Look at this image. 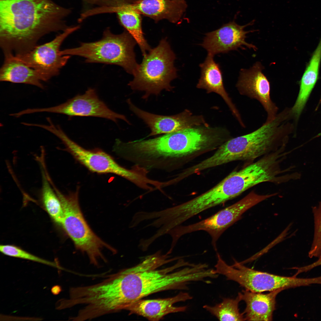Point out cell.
<instances>
[{
    "label": "cell",
    "mask_w": 321,
    "mask_h": 321,
    "mask_svg": "<svg viewBox=\"0 0 321 321\" xmlns=\"http://www.w3.org/2000/svg\"><path fill=\"white\" fill-rule=\"evenodd\" d=\"M71 10L52 0H0V45L4 54L26 53L39 39L64 31Z\"/></svg>",
    "instance_id": "1"
},
{
    "label": "cell",
    "mask_w": 321,
    "mask_h": 321,
    "mask_svg": "<svg viewBox=\"0 0 321 321\" xmlns=\"http://www.w3.org/2000/svg\"><path fill=\"white\" fill-rule=\"evenodd\" d=\"M159 250L146 257L139 264L108 277L105 285L106 300L115 312L152 294L172 289H188L193 279L191 270L181 259L174 265L158 269L169 262L168 257Z\"/></svg>",
    "instance_id": "2"
},
{
    "label": "cell",
    "mask_w": 321,
    "mask_h": 321,
    "mask_svg": "<svg viewBox=\"0 0 321 321\" xmlns=\"http://www.w3.org/2000/svg\"><path fill=\"white\" fill-rule=\"evenodd\" d=\"M285 109L275 117L248 133L233 138L223 143L211 156L218 166L234 161H251L285 147L292 129Z\"/></svg>",
    "instance_id": "3"
},
{
    "label": "cell",
    "mask_w": 321,
    "mask_h": 321,
    "mask_svg": "<svg viewBox=\"0 0 321 321\" xmlns=\"http://www.w3.org/2000/svg\"><path fill=\"white\" fill-rule=\"evenodd\" d=\"M175 55L166 39L144 56L133 75V79L128 84L134 90L143 91L142 98L147 99L151 95L158 96L163 90L170 91L174 87L170 82L177 78L174 66Z\"/></svg>",
    "instance_id": "4"
},
{
    "label": "cell",
    "mask_w": 321,
    "mask_h": 321,
    "mask_svg": "<svg viewBox=\"0 0 321 321\" xmlns=\"http://www.w3.org/2000/svg\"><path fill=\"white\" fill-rule=\"evenodd\" d=\"M97 41L81 43L78 47L61 51L63 55H76L84 58L86 62L114 64L133 74L138 64L134 48L136 42L126 30L115 34L109 28L104 31Z\"/></svg>",
    "instance_id": "5"
},
{
    "label": "cell",
    "mask_w": 321,
    "mask_h": 321,
    "mask_svg": "<svg viewBox=\"0 0 321 321\" xmlns=\"http://www.w3.org/2000/svg\"><path fill=\"white\" fill-rule=\"evenodd\" d=\"M53 188L60 200L63 211L60 225L76 248L86 253L90 264L96 266H98L100 259L106 262L102 254V249L105 247L114 253L116 251L96 235L86 223L80 207L78 188L75 192L65 195L54 185Z\"/></svg>",
    "instance_id": "6"
},
{
    "label": "cell",
    "mask_w": 321,
    "mask_h": 321,
    "mask_svg": "<svg viewBox=\"0 0 321 321\" xmlns=\"http://www.w3.org/2000/svg\"><path fill=\"white\" fill-rule=\"evenodd\" d=\"M217 257L214 269L216 273L225 276L227 280L235 281L245 289L252 292H270L279 289H286L318 283L317 277L300 278L295 275L292 277L277 275L248 268L235 260L234 263L229 265L220 254H218Z\"/></svg>",
    "instance_id": "7"
},
{
    "label": "cell",
    "mask_w": 321,
    "mask_h": 321,
    "mask_svg": "<svg viewBox=\"0 0 321 321\" xmlns=\"http://www.w3.org/2000/svg\"><path fill=\"white\" fill-rule=\"evenodd\" d=\"M267 198L265 195L251 191L236 203L206 219L188 225L177 226L167 233L171 237V245L175 246L179 239L185 235L203 231L210 235L212 245L216 251L217 241L222 234L239 220L246 211Z\"/></svg>",
    "instance_id": "8"
},
{
    "label": "cell",
    "mask_w": 321,
    "mask_h": 321,
    "mask_svg": "<svg viewBox=\"0 0 321 321\" xmlns=\"http://www.w3.org/2000/svg\"><path fill=\"white\" fill-rule=\"evenodd\" d=\"M54 135L62 141L67 151L74 158L91 171L99 174H115L125 178L138 187L144 183L145 173L140 168L133 166L131 169H126L100 149L88 150L84 148L69 138L61 128L56 129Z\"/></svg>",
    "instance_id": "9"
},
{
    "label": "cell",
    "mask_w": 321,
    "mask_h": 321,
    "mask_svg": "<svg viewBox=\"0 0 321 321\" xmlns=\"http://www.w3.org/2000/svg\"><path fill=\"white\" fill-rule=\"evenodd\" d=\"M79 26L69 27L52 40L36 45L29 52L14 55L15 57L35 70L42 81H47L57 75L60 69L67 63L70 55H62L60 46L68 35L80 28Z\"/></svg>",
    "instance_id": "10"
},
{
    "label": "cell",
    "mask_w": 321,
    "mask_h": 321,
    "mask_svg": "<svg viewBox=\"0 0 321 321\" xmlns=\"http://www.w3.org/2000/svg\"><path fill=\"white\" fill-rule=\"evenodd\" d=\"M29 114L47 112L64 114L69 117H92L102 118L117 123L118 119L130 123L125 116L110 109L99 97L96 90L89 88L83 94L78 95L65 103L48 108H29Z\"/></svg>",
    "instance_id": "11"
},
{
    "label": "cell",
    "mask_w": 321,
    "mask_h": 321,
    "mask_svg": "<svg viewBox=\"0 0 321 321\" xmlns=\"http://www.w3.org/2000/svg\"><path fill=\"white\" fill-rule=\"evenodd\" d=\"M94 15L115 13L121 25L139 45L143 55L151 48L145 38L141 26V14L134 8L131 0H100L92 9Z\"/></svg>",
    "instance_id": "12"
},
{
    "label": "cell",
    "mask_w": 321,
    "mask_h": 321,
    "mask_svg": "<svg viewBox=\"0 0 321 321\" xmlns=\"http://www.w3.org/2000/svg\"><path fill=\"white\" fill-rule=\"evenodd\" d=\"M263 68L258 62L249 69L241 70L236 86L241 95L260 103L267 113L266 122H269L275 117L278 109L271 98L270 83L262 72Z\"/></svg>",
    "instance_id": "13"
},
{
    "label": "cell",
    "mask_w": 321,
    "mask_h": 321,
    "mask_svg": "<svg viewBox=\"0 0 321 321\" xmlns=\"http://www.w3.org/2000/svg\"><path fill=\"white\" fill-rule=\"evenodd\" d=\"M130 109L142 119L150 128L151 132L146 137L166 134L202 125H206L202 116H194L189 111L173 115L163 116L151 113L135 106L130 98L127 100Z\"/></svg>",
    "instance_id": "14"
},
{
    "label": "cell",
    "mask_w": 321,
    "mask_h": 321,
    "mask_svg": "<svg viewBox=\"0 0 321 321\" xmlns=\"http://www.w3.org/2000/svg\"><path fill=\"white\" fill-rule=\"evenodd\" d=\"M253 21L246 25L240 26L235 21L225 24L215 31L206 33L201 45L213 56L220 53H226L245 46L256 51V47L245 41L246 34L254 30L246 31V27L252 25Z\"/></svg>",
    "instance_id": "15"
},
{
    "label": "cell",
    "mask_w": 321,
    "mask_h": 321,
    "mask_svg": "<svg viewBox=\"0 0 321 321\" xmlns=\"http://www.w3.org/2000/svg\"><path fill=\"white\" fill-rule=\"evenodd\" d=\"M192 298L189 293L181 292L174 296L166 298L140 299L129 304L124 310L128 311L130 314L141 316L150 320L157 321L168 314L185 311L187 306H176L174 304Z\"/></svg>",
    "instance_id": "16"
},
{
    "label": "cell",
    "mask_w": 321,
    "mask_h": 321,
    "mask_svg": "<svg viewBox=\"0 0 321 321\" xmlns=\"http://www.w3.org/2000/svg\"><path fill=\"white\" fill-rule=\"evenodd\" d=\"M213 56L208 54L204 61L199 64L201 74L197 87L205 89L208 93L214 92L220 95L239 123L242 124L243 122L239 111L226 91L221 70L219 64L214 59Z\"/></svg>",
    "instance_id": "17"
},
{
    "label": "cell",
    "mask_w": 321,
    "mask_h": 321,
    "mask_svg": "<svg viewBox=\"0 0 321 321\" xmlns=\"http://www.w3.org/2000/svg\"><path fill=\"white\" fill-rule=\"evenodd\" d=\"M284 290L279 289L267 294L252 292L245 289L239 292L241 300L245 301L246 307L243 313L246 320L271 321L276 309L277 295Z\"/></svg>",
    "instance_id": "18"
},
{
    "label": "cell",
    "mask_w": 321,
    "mask_h": 321,
    "mask_svg": "<svg viewBox=\"0 0 321 321\" xmlns=\"http://www.w3.org/2000/svg\"><path fill=\"white\" fill-rule=\"evenodd\" d=\"M136 10L141 15L156 22L163 19L176 23L179 21L187 7L186 2L174 0H131Z\"/></svg>",
    "instance_id": "19"
},
{
    "label": "cell",
    "mask_w": 321,
    "mask_h": 321,
    "mask_svg": "<svg viewBox=\"0 0 321 321\" xmlns=\"http://www.w3.org/2000/svg\"><path fill=\"white\" fill-rule=\"evenodd\" d=\"M0 70V81L33 85L41 89L44 86L37 72L17 59L12 54L4 55Z\"/></svg>",
    "instance_id": "20"
},
{
    "label": "cell",
    "mask_w": 321,
    "mask_h": 321,
    "mask_svg": "<svg viewBox=\"0 0 321 321\" xmlns=\"http://www.w3.org/2000/svg\"><path fill=\"white\" fill-rule=\"evenodd\" d=\"M321 61V38L313 52L300 82V89L294 106L303 110L318 78Z\"/></svg>",
    "instance_id": "21"
},
{
    "label": "cell",
    "mask_w": 321,
    "mask_h": 321,
    "mask_svg": "<svg viewBox=\"0 0 321 321\" xmlns=\"http://www.w3.org/2000/svg\"><path fill=\"white\" fill-rule=\"evenodd\" d=\"M42 177L41 198L45 209L53 220L60 225L63 211L60 200L47 176L45 166L41 164Z\"/></svg>",
    "instance_id": "22"
},
{
    "label": "cell",
    "mask_w": 321,
    "mask_h": 321,
    "mask_svg": "<svg viewBox=\"0 0 321 321\" xmlns=\"http://www.w3.org/2000/svg\"><path fill=\"white\" fill-rule=\"evenodd\" d=\"M241 300L238 295L235 299L224 298L221 302L214 306L205 305L203 308L220 321H244V315L240 312L238 308Z\"/></svg>",
    "instance_id": "23"
},
{
    "label": "cell",
    "mask_w": 321,
    "mask_h": 321,
    "mask_svg": "<svg viewBox=\"0 0 321 321\" xmlns=\"http://www.w3.org/2000/svg\"><path fill=\"white\" fill-rule=\"evenodd\" d=\"M0 251L3 254L7 256L28 260L60 269V267L56 262L40 258L14 245H1Z\"/></svg>",
    "instance_id": "24"
},
{
    "label": "cell",
    "mask_w": 321,
    "mask_h": 321,
    "mask_svg": "<svg viewBox=\"0 0 321 321\" xmlns=\"http://www.w3.org/2000/svg\"><path fill=\"white\" fill-rule=\"evenodd\" d=\"M314 221V233L311 246L309 252V256L320 257H321V202L316 206L312 207Z\"/></svg>",
    "instance_id": "25"
},
{
    "label": "cell",
    "mask_w": 321,
    "mask_h": 321,
    "mask_svg": "<svg viewBox=\"0 0 321 321\" xmlns=\"http://www.w3.org/2000/svg\"><path fill=\"white\" fill-rule=\"evenodd\" d=\"M318 258L317 260L311 264L302 267L295 268V269L297 270V274H298L302 273L307 272L314 268L321 265V257Z\"/></svg>",
    "instance_id": "26"
},
{
    "label": "cell",
    "mask_w": 321,
    "mask_h": 321,
    "mask_svg": "<svg viewBox=\"0 0 321 321\" xmlns=\"http://www.w3.org/2000/svg\"><path fill=\"white\" fill-rule=\"evenodd\" d=\"M61 289L60 287L58 285L53 286L51 289L52 293L55 295L58 294L61 291Z\"/></svg>",
    "instance_id": "27"
},
{
    "label": "cell",
    "mask_w": 321,
    "mask_h": 321,
    "mask_svg": "<svg viewBox=\"0 0 321 321\" xmlns=\"http://www.w3.org/2000/svg\"><path fill=\"white\" fill-rule=\"evenodd\" d=\"M86 5L92 6L99 0H82Z\"/></svg>",
    "instance_id": "28"
},
{
    "label": "cell",
    "mask_w": 321,
    "mask_h": 321,
    "mask_svg": "<svg viewBox=\"0 0 321 321\" xmlns=\"http://www.w3.org/2000/svg\"><path fill=\"white\" fill-rule=\"evenodd\" d=\"M174 0L175 1H177V2H185V0Z\"/></svg>",
    "instance_id": "29"
}]
</instances>
